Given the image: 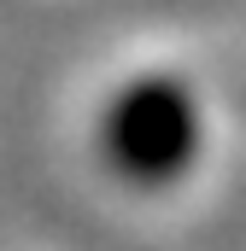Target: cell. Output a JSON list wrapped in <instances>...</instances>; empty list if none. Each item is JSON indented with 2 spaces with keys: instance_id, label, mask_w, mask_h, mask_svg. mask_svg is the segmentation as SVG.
I'll list each match as a JSON object with an SVG mask.
<instances>
[{
  "instance_id": "cell-1",
  "label": "cell",
  "mask_w": 246,
  "mask_h": 251,
  "mask_svg": "<svg viewBox=\"0 0 246 251\" xmlns=\"http://www.w3.org/2000/svg\"><path fill=\"white\" fill-rule=\"evenodd\" d=\"M106 164L135 187L176 181L199 152V111L182 82H135L106 105L100 123Z\"/></svg>"
}]
</instances>
